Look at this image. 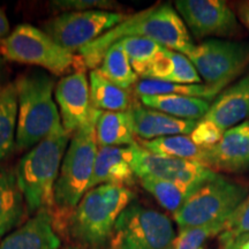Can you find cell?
Returning a JSON list of instances; mask_svg holds the SVG:
<instances>
[{
    "mask_svg": "<svg viewBox=\"0 0 249 249\" xmlns=\"http://www.w3.org/2000/svg\"><path fill=\"white\" fill-rule=\"evenodd\" d=\"M204 85L223 91L249 65V43L211 38L187 54Z\"/></svg>",
    "mask_w": 249,
    "mask_h": 249,
    "instance_id": "9",
    "label": "cell"
},
{
    "mask_svg": "<svg viewBox=\"0 0 249 249\" xmlns=\"http://www.w3.org/2000/svg\"><path fill=\"white\" fill-rule=\"evenodd\" d=\"M127 37H143L164 48L187 55L194 49L188 28L177 9L170 4H160L128 15L123 22L79 51L86 67L97 70L108 49Z\"/></svg>",
    "mask_w": 249,
    "mask_h": 249,
    "instance_id": "1",
    "label": "cell"
},
{
    "mask_svg": "<svg viewBox=\"0 0 249 249\" xmlns=\"http://www.w3.org/2000/svg\"><path fill=\"white\" fill-rule=\"evenodd\" d=\"M238 15L241 22L249 30V1H242L238 6Z\"/></svg>",
    "mask_w": 249,
    "mask_h": 249,
    "instance_id": "35",
    "label": "cell"
},
{
    "mask_svg": "<svg viewBox=\"0 0 249 249\" xmlns=\"http://www.w3.org/2000/svg\"><path fill=\"white\" fill-rule=\"evenodd\" d=\"M135 174L128 160V147H98L90 189L101 185L130 186Z\"/></svg>",
    "mask_w": 249,
    "mask_h": 249,
    "instance_id": "18",
    "label": "cell"
},
{
    "mask_svg": "<svg viewBox=\"0 0 249 249\" xmlns=\"http://www.w3.org/2000/svg\"><path fill=\"white\" fill-rule=\"evenodd\" d=\"M18 110V90L12 82L0 88V161L15 149Z\"/></svg>",
    "mask_w": 249,
    "mask_h": 249,
    "instance_id": "24",
    "label": "cell"
},
{
    "mask_svg": "<svg viewBox=\"0 0 249 249\" xmlns=\"http://www.w3.org/2000/svg\"><path fill=\"white\" fill-rule=\"evenodd\" d=\"M50 7L57 12H85L99 9V11H107V9L117 7L116 2L108 0H54L50 2Z\"/></svg>",
    "mask_w": 249,
    "mask_h": 249,
    "instance_id": "33",
    "label": "cell"
},
{
    "mask_svg": "<svg viewBox=\"0 0 249 249\" xmlns=\"http://www.w3.org/2000/svg\"><path fill=\"white\" fill-rule=\"evenodd\" d=\"M174 6L196 38L230 37L239 30L238 18L223 0H178Z\"/></svg>",
    "mask_w": 249,
    "mask_h": 249,
    "instance_id": "12",
    "label": "cell"
},
{
    "mask_svg": "<svg viewBox=\"0 0 249 249\" xmlns=\"http://www.w3.org/2000/svg\"><path fill=\"white\" fill-rule=\"evenodd\" d=\"M208 169L240 173L249 170V120L236 124L224 133L213 147L205 149Z\"/></svg>",
    "mask_w": 249,
    "mask_h": 249,
    "instance_id": "14",
    "label": "cell"
},
{
    "mask_svg": "<svg viewBox=\"0 0 249 249\" xmlns=\"http://www.w3.org/2000/svg\"><path fill=\"white\" fill-rule=\"evenodd\" d=\"M71 136L61 124L18 161L15 172L30 213H54V187Z\"/></svg>",
    "mask_w": 249,
    "mask_h": 249,
    "instance_id": "3",
    "label": "cell"
},
{
    "mask_svg": "<svg viewBox=\"0 0 249 249\" xmlns=\"http://www.w3.org/2000/svg\"><path fill=\"white\" fill-rule=\"evenodd\" d=\"M124 51L126 52L128 60L132 65L133 71L142 76L145 68L158 52L164 49V46L154 42V40L143 38V37H127L120 42Z\"/></svg>",
    "mask_w": 249,
    "mask_h": 249,
    "instance_id": "29",
    "label": "cell"
},
{
    "mask_svg": "<svg viewBox=\"0 0 249 249\" xmlns=\"http://www.w3.org/2000/svg\"><path fill=\"white\" fill-rule=\"evenodd\" d=\"M128 114L134 134L143 141L165 136L191 135L197 124V121L177 119L141 104H132Z\"/></svg>",
    "mask_w": 249,
    "mask_h": 249,
    "instance_id": "16",
    "label": "cell"
},
{
    "mask_svg": "<svg viewBox=\"0 0 249 249\" xmlns=\"http://www.w3.org/2000/svg\"><path fill=\"white\" fill-rule=\"evenodd\" d=\"M4 70H5L4 58H2V55H1V54H0V79H1L2 74H4Z\"/></svg>",
    "mask_w": 249,
    "mask_h": 249,
    "instance_id": "37",
    "label": "cell"
},
{
    "mask_svg": "<svg viewBox=\"0 0 249 249\" xmlns=\"http://www.w3.org/2000/svg\"><path fill=\"white\" fill-rule=\"evenodd\" d=\"M248 194L247 186L217 173L187 198L182 207L173 213L174 220L179 229L225 224Z\"/></svg>",
    "mask_w": 249,
    "mask_h": 249,
    "instance_id": "7",
    "label": "cell"
},
{
    "mask_svg": "<svg viewBox=\"0 0 249 249\" xmlns=\"http://www.w3.org/2000/svg\"><path fill=\"white\" fill-rule=\"evenodd\" d=\"M222 245H223V247H222V249H234V245H232V244H223L222 242Z\"/></svg>",
    "mask_w": 249,
    "mask_h": 249,
    "instance_id": "38",
    "label": "cell"
},
{
    "mask_svg": "<svg viewBox=\"0 0 249 249\" xmlns=\"http://www.w3.org/2000/svg\"><path fill=\"white\" fill-rule=\"evenodd\" d=\"M101 112L95 110L88 123L71 135L54 187V223H57L58 218L64 219L62 216H66L67 220L71 211L89 191L98 150L96 123Z\"/></svg>",
    "mask_w": 249,
    "mask_h": 249,
    "instance_id": "5",
    "label": "cell"
},
{
    "mask_svg": "<svg viewBox=\"0 0 249 249\" xmlns=\"http://www.w3.org/2000/svg\"><path fill=\"white\" fill-rule=\"evenodd\" d=\"M169 249H173V246H172V247H171V248H169Z\"/></svg>",
    "mask_w": 249,
    "mask_h": 249,
    "instance_id": "40",
    "label": "cell"
},
{
    "mask_svg": "<svg viewBox=\"0 0 249 249\" xmlns=\"http://www.w3.org/2000/svg\"><path fill=\"white\" fill-rule=\"evenodd\" d=\"M143 79L165 81L178 85H201L202 79L188 57L164 48L149 62Z\"/></svg>",
    "mask_w": 249,
    "mask_h": 249,
    "instance_id": "19",
    "label": "cell"
},
{
    "mask_svg": "<svg viewBox=\"0 0 249 249\" xmlns=\"http://www.w3.org/2000/svg\"><path fill=\"white\" fill-rule=\"evenodd\" d=\"M127 17L99 9L66 12L46 21L43 30L59 45L74 53L118 26Z\"/></svg>",
    "mask_w": 249,
    "mask_h": 249,
    "instance_id": "10",
    "label": "cell"
},
{
    "mask_svg": "<svg viewBox=\"0 0 249 249\" xmlns=\"http://www.w3.org/2000/svg\"><path fill=\"white\" fill-rule=\"evenodd\" d=\"M18 90V127L15 149L34 148L61 126L60 113L53 101L54 79L34 71L15 81Z\"/></svg>",
    "mask_w": 249,
    "mask_h": 249,
    "instance_id": "4",
    "label": "cell"
},
{
    "mask_svg": "<svg viewBox=\"0 0 249 249\" xmlns=\"http://www.w3.org/2000/svg\"><path fill=\"white\" fill-rule=\"evenodd\" d=\"M89 82L90 99L92 107L96 110L121 112L128 111L132 107L133 103L128 90L112 83L97 70L90 71Z\"/></svg>",
    "mask_w": 249,
    "mask_h": 249,
    "instance_id": "23",
    "label": "cell"
},
{
    "mask_svg": "<svg viewBox=\"0 0 249 249\" xmlns=\"http://www.w3.org/2000/svg\"><path fill=\"white\" fill-rule=\"evenodd\" d=\"M97 71L112 83L126 90L139 82V75L133 71L120 43H116L108 49Z\"/></svg>",
    "mask_w": 249,
    "mask_h": 249,
    "instance_id": "28",
    "label": "cell"
},
{
    "mask_svg": "<svg viewBox=\"0 0 249 249\" xmlns=\"http://www.w3.org/2000/svg\"><path fill=\"white\" fill-rule=\"evenodd\" d=\"M249 235V194L230 216L220 233V242L234 245L241 236Z\"/></svg>",
    "mask_w": 249,
    "mask_h": 249,
    "instance_id": "31",
    "label": "cell"
},
{
    "mask_svg": "<svg viewBox=\"0 0 249 249\" xmlns=\"http://www.w3.org/2000/svg\"><path fill=\"white\" fill-rule=\"evenodd\" d=\"M128 160L135 177L166 181L202 185L217 176V172L194 161L152 154L136 141L128 147Z\"/></svg>",
    "mask_w": 249,
    "mask_h": 249,
    "instance_id": "11",
    "label": "cell"
},
{
    "mask_svg": "<svg viewBox=\"0 0 249 249\" xmlns=\"http://www.w3.org/2000/svg\"><path fill=\"white\" fill-rule=\"evenodd\" d=\"M143 148L152 154L166 157L178 158V160L194 161L205 166L207 150L198 147L189 135H173L151 140V141H138ZM207 167V166H205Z\"/></svg>",
    "mask_w": 249,
    "mask_h": 249,
    "instance_id": "25",
    "label": "cell"
},
{
    "mask_svg": "<svg viewBox=\"0 0 249 249\" xmlns=\"http://www.w3.org/2000/svg\"><path fill=\"white\" fill-rule=\"evenodd\" d=\"M224 133L225 132L213 123L203 118V119L197 121L195 128L193 129L189 136L198 147L208 149L216 145L222 140Z\"/></svg>",
    "mask_w": 249,
    "mask_h": 249,
    "instance_id": "32",
    "label": "cell"
},
{
    "mask_svg": "<svg viewBox=\"0 0 249 249\" xmlns=\"http://www.w3.org/2000/svg\"><path fill=\"white\" fill-rule=\"evenodd\" d=\"M204 119L224 132L249 120V74L224 89L213 99Z\"/></svg>",
    "mask_w": 249,
    "mask_h": 249,
    "instance_id": "17",
    "label": "cell"
},
{
    "mask_svg": "<svg viewBox=\"0 0 249 249\" xmlns=\"http://www.w3.org/2000/svg\"><path fill=\"white\" fill-rule=\"evenodd\" d=\"M27 209L17 172L0 166V238L22 225Z\"/></svg>",
    "mask_w": 249,
    "mask_h": 249,
    "instance_id": "20",
    "label": "cell"
},
{
    "mask_svg": "<svg viewBox=\"0 0 249 249\" xmlns=\"http://www.w3.org/2000/svg\"><path fill=\"white\" fill-rule=\"evenodd\" d=\"M176 238L166 214L133 202L118 218L108 249H169Z\"/></svg>",
    "mask_w": 249,
    "mask_h": 249,
    "instance_id": "8",
    "label": "cell"
},
{
    "mask_svg": "<svg viewBox=\"0 0 249 249\" xmlns=\"http://www.w3.org/2000/svg\"><path fill=\"white\" fill-rule=\"evenodd\" d=\"M61 124L73 135L92 117L96 108L90 99V86L86 71H77L61 77L54 88Z\"/></svg>",
    "mask_w": 249,
    "mask_h": 249,
    "instance_id": "13",
    "label": "cell"
},
{
    "mask_svg": "<svg viewBox=\"0 0 249 249\" xmlns=\"http://www.w3.org/2000/svg\"><path fill=\"white\" fill-rule=\"evenodd\" d=\"M60 246L53 213L49 210L38 211L0 242V249H59Z\"/></svg>",
    "mask_w": 249,
    "mask_h": 249,
    "instance_id": "15",
    "label": "cell"
},
{
    "mask_svg": "<svg viewBox=\"0 0 249 249\" xmlns=\"http://www.w3.org/2000/svg\"><path fill=\"white\" fill-rule=\"evenodd\" d=\"M225 224H211V225L187 227L180 229L173 242V249H205L209 239L219 235Z\"/></svg>",
    "mask_w": 249,
    "mask_h": 249,
    "instance_id": "30",
    "label": "cell"
},
{
    "mask_svg": "<svg viewBox=\"0 0 249 249\" xmlns=\"http://www.w3.org/2000/svg\"><path fill=\"white\" fill-rule=\"evenodd\" d=\"M140 181L143 188L150 193L164 209L171 211L172 213H177L187 201V198L201 186L154 178H143L140 179Z\"/></svg>",
    "mask_w": 249,
    "mask_h": 249,
    "instance_id": "27",
    "label": "cell"
},
{
    "mask_svg": "<svg viewBox=\"0 0 249 249\" xmlns=\"http://www.w3.org/2000/svg\"><path fill=\"white\" fill-rule=\"evenodd\" d=\"M134 200L135 193L124 186L107 183L90 189L67 218L68 235L86 247H104L110 242L118 218Z\"/></svg>",
    "mask_w": 249,
    "mask_h": 249,
    "instance_id": "2",
    "label": "cell"
},
{
    "mask_svg": "<svg viewBox=\"0 0 249 249\" xmlns=\"http://www.w3.org/2000/svg\"><path fill=\"white\" fill-rule=\"evenodd\" d=\"M234 249H249V235L239 238L235 241Z\"/></svg>",
    "mask_w": 249,
    "mask_h": 249,
    "instance_id": "36",
    "label": "cell"
},
{
    "mask_svg": "<svg viewBox=\"0 0 249 249\" xmlns=\"http://www.w3.org/2000/svg\"><path fill=\"white\" fill-rule=\"evenodd\" d=\"M0 54L18 64L42 67L58 76L87 68L80 55L62 48L44 30L28 23L18 24L0 39Z\"/></svg>",
    "mask_w": 249,
    "mask_h": 249,
    "instance_id": "6",
    "label": "cell"
},
{
    "mask_svg": "<svg viewBox=\"0 0 249 249\" xmlns=\"http://www.w3.org/2000/svg\"><path fill=\"white\" fill-rule=\"evenodd\" d=\"M68 249H77V248H68Z\"/></svg>",
    "mask_w": 249,
    "mask_h": 249,
    "instance_id": "39",
    "label": "cell"
},
{
    "mask_svg": "<svg viewBox=\"0 0 249 249\" xmlns=\"http://www.w3.org/2000/svg\"><path fill=\"white\" fill-rule=\"evenodd\" d=\"M9 34H11V26H9L7 15H6L4 9L0 8V39L7 37Z\"/></svg>",
    "mask_w": 249,
    "mask_h": 249,
    "instance_id": "34",
    "label": "cell"
},
{
    "mask_svg": "<svg viewBox=\"0 0 249 249\" xmlns=\"http://www.w3.org/2000/svg\"><path fill=\"white\" fill-rule=\"evenodd\" d=\"M134 135L128 111L101 112L96 123L98 147H129L136 142Z\"/></svg>",
    "mask_w": 249,
    "mask_h": 249,
    "instance_id": "22",
    "label": "cell"
},
{
    "mask_svg": "<svg viewBox=\"0 0 249 249\" xmlns=\"http://www.w3.org/2000/svg\"><path fill=\"white\" fill-rule=\"evenodd\" d=\"M134 91L140 98L144 97V96L178 95L203 98L209 102L213 101L222 92L218 89L213 88V87L204 85V83H201V85H178V83L149 79L140 80L135 85Z\"/></svg>",
    "mask_w": 249,
    "mask_h": 249,
    "instance_id": "26",
    "label": "cell"
},
{
    "mask_svg": "<svg viewBox=\"0 0 249 249\" xmlns=\"http://www.w3.org/2000/svg\"><path fill=\"white\" fill-rule=\"evenodd\" d=\"M140 99L144 107L182 120L198 121L203 119L210 108V102L207 99L188 96H144Z\"/></svg>",
    "mask_w": 249,
    "mask_h": 249,
    "instance_id": "21",
    "label": "cell"
}]
</instances>
